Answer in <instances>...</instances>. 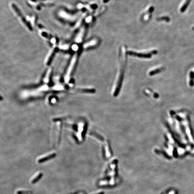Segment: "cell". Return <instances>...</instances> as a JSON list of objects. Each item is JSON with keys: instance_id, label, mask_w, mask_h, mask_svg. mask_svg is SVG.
<instances>
[{"instance_id": "cell-1", "label": "cell", "mask_w": 194, "mask_h": 194, "mask_svg": "<svg viewBox=\"0 0 194 194\" xmlns=\"http://www.w3.org/2000/svg\"><path fill=\"white\" fill-rule=\"evenodd\" d=\"M155 53L156 51L155 50L149 52H136L129 51L127 52V54L130 55L140 57L142 58H150L151 57L152 54H155Z\"/></svg>"}, {"instance_id": "cell-2", "label": "cell", "mask_w": 194, "mask_h": 194, "mask_svg": "<svg viewBox=\"0 0 194 194\" xmlns=\"http://www.w3.org/2000/svg\"><path fill=\"white\" fill-rule=\"evenodd\" d=\"M76 60V56H75L73 57V60H72V62L70 63V66L69 67V68L67 70V73L66 74V77H65V81L67 82L70 80V77L71 75L72 74V72H73V70L74 69V68L75 67V62Z\"/></svg>"}, {"instance_id": "cell-3", "label": "cell", "mask_w": 194, "mask_h": 194, "mask_svg": "<svg viewBox=\"0 0 194 194\" xmlns=\"http://www.w3.org/2000/svg\"><path fill=\"white\" fill-rule=\"evenodd\" d=\"M55 156V153H51V154H49L48 155H45L44 156H42V157L39 158L38 160V161L39 163L41 162H42L45 161H46V160H48L50 159H51L52 158H53Z\"/></svg>"}, {"instance_id": "cell-4", "label": "cell", "mask_w": 194, "mask_h": 194, "mask_svg": "<svg viewBox=\"0 0 194 194\" xmlns=\"http://www.w3.org/2000/svg\"><path fill=\"white\" fill-rule=\"evenodd\" d=\"M83 129H84V125H83V124L80 123L79 125V127H78V134L77 136L79 139H80V140L82 139V136Z\"/></svg>"}, {"instance_id": "cell-5", "label": "cell", "mask_w": 194, "mask_h": 194, "mask_svg": "<svg viewBox=\"0 0 194 194\" xmlns=\"http://www.w3.org/2000/svg\"><path fill=\"white\" fill-rule=\"evenodd\" d=\"M192 0H186L185 2H184L183 4L181 6V8L180 9V11L181 12H184L185 11H186V8L188 6V5L190 4V3Z\"/></svg>"}, {"instance_id": "cell-6", "label": "cell", "mask_w": 194, "mask_h": 194, "mask_svg": "<svg viewBox=\"0 0 194 194\" xmlns=\"http://www.w3.org/2000/svg\"><path fill=\"white\" fill-rule=\"evenodd\" d=\"M50 74H51V70H49L48 73H47V75H46V76H45V82L46 83H48L49 82V76L50 75Z\"/></svg>"}, {"instance_id": "cell-7", "label": "cell", "mask_w": 194, "mask_h": 194, "mask_svg": "<svg viewBox=\"0 0 194 194\" xmlns=\"http://www.w3.org/2000/svg\"><path fill=\"white\" fill-rule=\"evenodd\" d=\"M160 70H161L160 69L158 68V69H157V70H154V71H153L152 72H151V73H156V72H159V71H160Z\"/></svg>"}, {"instance_id": "cell-8", "label": "cell", "mask_w": 194, "mask_h": 194, "mask_svg": "<svg viewBox=\"0 0 194 194\" xmlns=\"http://www.w3.org/2000/svg\"><path fill=\"white\" fill-rule=\"evenodd\" d=\"M168 194H175V192L174 191H172L170 192H169V193H168Z\"/></svg>"}, {"instance_id": "cell-9", "label": "cell", "mask_w": 194, "mask_h": 194, "mask_svg": "<svg viewBox=\"0 0 194 194\" xmlns=\"http://www.w3.org/2000/svg\"><path fill=\"white\" fill-rule=\"evenodd\" d=\"M108 0H103V1H104V2H107Z\"/></svg>"}]
</instances>
